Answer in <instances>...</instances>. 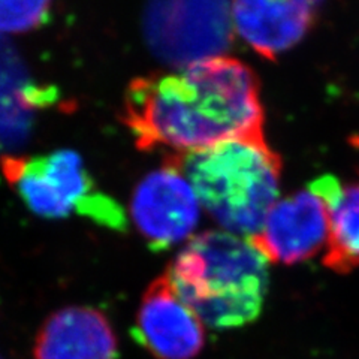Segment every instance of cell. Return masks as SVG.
<instances>
[{
    "label": "cell",
    "instance_id": "6da1fadb",
    "mask_svg": "<svg viewBox=\"0 0 359 359\" xmlns=\"http://www.w3.org/2000/svg\"><path fill=\"white\" fill-rule=\"evenodd\" d=\"M123 121L141 150L187 154L231 140H265L257 76L228 55L135 78Z\"/></svg>",
    "mask_w": 359,
    "mask_h": 359
},
{
    "label": "cell",
    "instance_id": "7a4b0ae2",
    "mask_svg": "<svg viewBox=\"0 0 359 359\" xmlns=\"http://www.w3.org/2000/svg\"><path fill=\"white\" fill-rule=\"evenodd\" d=\"M178 297L212 330H232L259 316L268 290V261L250 240L205 231L166 268Z\"/></svg>",
    "mask_w": 359,
    "mask_h": 359
},
{
    "label": "cell",
    "instance_id": "3957f363",
    "mask_svg": "<svg viewBox=\"0 0 359 359\" xmlns=\"http://www.w3.org/2000/svg\"><path fill=\"white\" fill-rule=\"evenodd\" d=\"M222 231L252 238L278 201L282 161L266 140H231L172 156Z\"/></svg>",
    "mask_w": 359,
    "mask_h": 359
},
{
    "label": "cell",
    "instance_id": "277c9868",
    "mask_svg": "<svg viewBox=\"0 0 359 359\" xmlns=\"http://www.w3.org/2000/svg\"><path fill=\"white\" fill-rule=\"evenodd\" d=\"M2 171L8 183L36 216L65 219L74 212L104 228L125 231L123 208L96 189L81 156L55 150L45 156H4Z\"/></svg>",
    "mask_w": 359,
    "mask_h": 359
},
{
    "label": "cell",
    "instance_id": "5b68a950",
    "mask_svg": "<svg viewBox=\"0 0 359 359\" xmlns=\"http://www.w3.org/2000/svg\"><path fill=\"white\" fill-rule=\"evenodd\" d=\"M232 0H149L144 38L157 59L182 69L226 55L233 27Z\"/></svg>",
    "mask_w": 359,
    "mask_h": 359
},
{
    "label": "cell",
    "instance_id": "8992f818",
    "mask_svg": "<svg viewBox=\"0 0 359 359\" xmlns=\"http://www.w3.org/2000/svg\"><path fill=\"white\" fill-rule=\"evenodd\" d=\"M201 207L194 186L170 157L135 187L130 215L150 249L161 252L192 235L199 223Z\"/></svg>",
    "mask_w": 359,
    "mask_h": 359
},
{
    "label": "cell",
    "instance_id": "52a82bcc",
    "mask_svg": "<svg viewBox=\"0 0 359 359\" xmlns=\"http://www.w3.org/2000/svg\"><path fill=\"white\" fill-rule=\"evenodd\" d=\"M330 207L311 186L278 199L250 243L268 262L294 265L310 259L328 243Z\"/></svg>",
    "mask_w": 359,
    "mask_h": 359
},
{
    "label": "cell",
    "instance_id": "ba28073f",
    "mask_svg": "<svg viewBox=\"0 0 359 359\" xmlns=\"http://www.w3.org/2000/svg\"><path fill=\"white\" fill-rule=\"evenodd\" d=\"M132 335L156 359H194L205 344L202 322L178 297L168 273L145 290Z\"/></svg>",
    "mask_w": 359,
    "mask_h": 359
},
{
    "label": "cell",
    "instance_id": "9c48e42d",
    "mask_svg": "<svg viewBox=\"0 0 359 359\" xmlns=\"http://www.w3.org/2000/svg\"><path fill=\"white\" fill-rule=\"evenodd\" d=\"M233 32L266 60L299 43L314 21L313 0H232Z\"/></svg>",
    "mask_w": 359,
    "mask_h": 359
},
{
    "label": "cell",
    "instance_id": "30bf717a",
    "mask_svg": "<svg viewBox=\"0 0 359 359\" xmlns=\"http://www.w3.org/2000/svg\"><path fill=\"white\" fill-rule=\"evenodd\" d=\"M35 359H118L111 322L93 307L71 306L43 322L33 347Z\"/></svg>",
    "mask_w": 359,
    "mask_h": 359
},
{
    "label": "cell",
    "instance_id": "8fae6325",
    "mask_svg": "<svg viewBox=\"0 0 359 359\" xmlns=\"http://www.w3.org/2000/svg\"><path fill=\"white\" fill-rule=\"evenodd\" d=\"M54 99L50 88L32 83L15 51L0 39V151L18 147L36 112Z\"/></svg>",
    "mask_w": 359,
    "mask_h": 359
},
{
    "label": "cell",
    "instance_id": "7c38bea8",
    "mask_svg": "<svg viewBox=\"0 0 359 359\" xmlns=\"http://www.w3.org/2000/svg\"><path fill=\"white\" fill-rule=\"evenodd\" d=\"M330 207V233L323 265L337 274L359 266V184L341 187L332 177L310 184Z\"/></svg>",
    "mask_w": 359,
    "mask_h": 359
},
{
    "label": "cell",
    "instance_id": "4fadbf2b",
    "mask_svg": "<svg viewBox=\"0 0 359 359\" xmlns=\"http://www.w3.org/2000/svg\"><path fill=\"white\" fill-rule=\"evenodd\" d=\"M53 0H0V33L20 35L47 22Z\"/></svg>",
    "mask_w": 359,
    "mask_h": 359
},
{
    "label": "cell",
    "instance_id": "5bb4252c",
    "mask_svg": "<svg viewBox=\"0 0 359 359\" xmlns=\"http://www.w3.org/2000/svg\"><path fill=\"white\" fill-rule=\"evenodd\" d=\"M313 2H318V0H313Z\"/></svg>",
    "mask_w": 359,
    "mask_h": 359
}]
</instances>
